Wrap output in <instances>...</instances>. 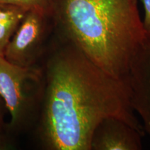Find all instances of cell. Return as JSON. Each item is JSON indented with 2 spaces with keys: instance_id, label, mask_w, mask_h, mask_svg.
<instances>
[{
  "instance_id": "9c48e42d",
  "label": "cell",
  "mask_w": 150,
  "mask_h": 150,
  "mask_svg": "<svg viewBox=\"0 0 150 150\" xmlns=\"http://www.w3.org/2000/svg\"><path fill=\"white\" fill-rule=\"evenodd\" d=\"M145 10L143 25L147 33H150V0H140Z\"/></svg>"
},
{
  "instance_id": "8992f818",
  "label": "cell",
  "mask_w": 150,
  "mask_h": 150,
  "mask_svg": "<svg viewBox=\"0 0 150 150\" xmlns=\"http://www.w3.org/2000/svg\"><path fill=\"white\" fill-rule=\"evenodd\" d=\"M143 136L125 121L117 117L103 120L94 131L91 150H140Z\"/></svg>"
},
{
  "instance_id": "7a4b0ae2",
  "label": "cell",
  "mask_w": 150,
  "mask_h": 150,
  "mask_svg": "<svg viewBox=\"0 0 150 150\" xmlns=\"http://www.w3.org/2000/svg\"><path fill=\"white\" fill-rule=\"evenodd\" d=\"M138 0H52L60 38L114 77L125 79L147 36Z\"/></svg>"
},
{
  "instance_id": "277c9868",
  "label": "cell",
  "mask_w": 150,
  "mask_h": 150,
  "mask_svg": "<svg viewBox=\"0 0 150 150\" xmlns=\"http://www.w3.org/2000/svg\"><path fill=\"white\" fill-rule=\"evenodd\" d=\"M50 16L42 9H29L5 49L4 59L19 66H33L44 44Z\"/></svg>"
},
{
  "instance_id": "ba28073f",
  "label": "cell",
  "mask_w": 150,
  "mask_h": 150,
  "mask_svg": "<svg viewBox=\"0 0 150 150\" xmlns=\"http://www.w3.org/2000/svg\"><path fill=\"white\" fill-rule=\"evenodd\" d=\"M0 3L8 4L30 8H40L52 15V0H0Z\"/></svg>"
},
{
  "instance_id": "3957f363",
  "label": "cell",
  "mask_w": 150,
  "mask_h": 150,
  "mask_svg": "<svg viewBox=\"0 0 150 150\" xmlns=\"http://www.w3.org/2000/svg\"><path fill=\"white\" fill-rule=\"evenodd\" d=\"M45 79L38 68L12 64L0 56V97L11 116L13 128L29 121L42 103Z\"/></svg>"
},
{
  "instance_id": "30bf717a",
  "label": "cell",
  "mask_w": 150,
  "mask_h": 150,
  "mask_svg": "<svg viewBox=\"0 0 150 150\" xmlns=\"http://www.w3.org/2000/svg\"><path fill=\"white\" fill-rule=\"evenodd\" d=\"M4 106L5 107L4 104L2 99L0 97V133L1 131V129L3 127V123H4Z\"/></svg>"
},
{
  "instance_id": "52a82bcc",
  "label": "cell",
  "mask_w": 150,
  "mask_h": 150,
  "mask_svg": "<svg viewBox=\"0 0 150 150\" xmlns=\"http://www.w3.org/2000/svg\"><path fill=\"white\" fill-rule=\"evenodd\" d=\"M27 11L18 6L0 3V56H4L7 45Z\"/></svg>"
},
{
  "instance_id": "5b68a950",
  "label": "cell",
  "mask_w": 150,
  "mask_h": 150,
  "mask_svg": "<svg viewBox=\"0 0 150 150\" xmlns=\"http://www.w3.org/2000/svg\"><path fill=\"white\" fill-rule=\"evenodd\" d=\"M125 79L130 89L131 106L150 136V33L131 60Z\"/></svg>"
},
{
  "instance_id": "6da1fadb",
  "label": "cell",
  "mask_w": 150,
  "mask_h": 150,
  "mask_svg": "<svg viewBox=\"0 0 150 150\" xmlns=\"http://www.w3.org/2000/svg\"><path fill=\"white\" fill-rule=\"evenodd\" d=\"M47 61L39 132L50 150H91L103 120L117 117L145 134L125 79L114 77L60 38Z\"/></svg>"
}]
</instances>
